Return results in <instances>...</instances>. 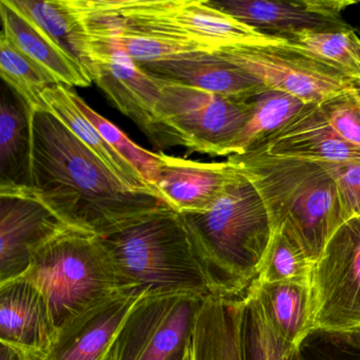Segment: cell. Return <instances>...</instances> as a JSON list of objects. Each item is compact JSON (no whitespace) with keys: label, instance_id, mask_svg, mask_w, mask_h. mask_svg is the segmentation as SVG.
Wrapping results in <instances>:
<instances>
[{"label":"cell","instance_id":"obj_1","mask_svg":"<svg viewBox=\"0 0 360 360\" xmlns=\"http://www.w3.org/2000/svg\"><path fill=\"white\" fill-rule=\"evenodd\" d=\"M31 127V191L71 229L104 236L170 207L155 191L126 186L46 107L32 109Z\"/></svg>","mask_w":360,"mask_h":360},{"label":"cell","instance_id":"obj_2","mask_svg":"<svg viewBox=\"0 0 360 360\" xmlns=\"http://www.w3.org/2000/svg\"><path fill=\"white\" fill-rule=\"evenodd\" d=\"M260 195L271 231L299 244L311 262L347 222L334 179L321 163L275 157L260 150L227 157Z\"/></svg>","mask_w":360,"mask_h":360},{"label":"cell","instance_id":"obj_3","mask_svg":"<svg viewBox=\"0 0 360 360\" xmlns=\"http://www.w3.org/2000/svg\"><path fill=\"white\" fill-rule=\"evenodd\" d=\"M181 214L212 294L243 297L258 277L273 236L266 208L254 185L236 172L210 210Z\"/></svg>","mask_w":360,"mask_h":360},{"label":"cell","instance_id":"obj_4","mask_svg":"<svg viewBox=\"0 0 360 360\" xmlns=\"http://www.w3.org/2000/svg\"><path fill=\"white\" fill-rule=\"evenodd\" d=\"M98 237L141 296H212L182 214L172 208L149 212Z\"/></svg>","mask_w":360,"mask_h":360},{"label":"cell","instance_id":"obj_5","mask_svg":"<svg viewBox=\"0 0 360 360\" xmlns=\"http://www.w3.org/2000/svg\"><path fill=\"white\" fill-rule=\"evenodd\" d=\"M22 277L46 297L56 330L98 301L134 290L100 238L75 229L37 250Z\"/></svg>","mask_w":360,"mask_h":360},{"label":"cell","instance_id":"obj_6","mask_svg":"<svg viewBox=\"0 0 360 360\" xmlns=\"http://www.w3.org/2000/svg\"><path fill=\"white\" fill-rule=\"evenodd\" d=\"M160 81L161 96L155 106L160 147L183 146L191 153L229 157L252 115V100H233Z\"/></svg>","mask_w":360,"mask_h":360},{"label":"cell","instance_id":"obj_7","mask_svg":"<svg viewBox=\"0 0 360 360\" xmlns=\"http://www.w3.org/2000/svg\"><path fill=\"white\" fill-rule=\"evenodd\" d=\"M216 53L256 77L267 89L290 94L307 105L323 104L353 86V81L334 67L286 45L284 39L231 46Z\"/></svg>","mask_w":360,"mask_h":360},{"label":"cell","instance_id":"obj_8","mask_svg":"<svg viewBox=\"0 0 360 360\" xmlns=\"http://www.w3.org/2000/svg\"><path fill=\"white\" fill-rule=\"evenodd\" d=\"M309 285L314 332L341 335L360 328V218L330 238Z\"/></svg>","mask_w":360,"mask_h":360},{"label":"cell","instance_id":"obj_9","mask_svg":"<svg viewBox=\"0 0 360 360\" xmlns=\"http://www.w3.org/2000/svg\"><path fill=\"white\" fill-rule=\"evenodd\" d=\"M204 300L188 294L143 296L128 314L107 360H169L193 341Z\"/></svg>","mask_w":360,"mask_h":360},{"label":"cell","instance_id":"obj_10","mask_svg":"<svg viewBox=\"0 0 360 360\" xmlns=\"http://www.w3.org/2000/svg\"><path fill=\"white\" fill-rule=\"evenodd\" d=\"M92 82L124 115L155 143L161 145L155 106L161 81L145 72L125 51L107 37H89Z\"/></svg>","mask_w":360,"mask_h":360},{"label":"cell","instance_id":"obj_11","mask_svg":"<svg viewBox=\"0 0 360 360\" xmlns=\"http://www.w3.org/2000/svg\"><path fill=\"white\" fill-rule=\"evenodd\" d=\"M69 229L31 189L0 193V284L22 277L33 255Z\"/></svg>","mask_w":360,"mask_h":360},{"label":"cell","instance_id":"obj_12","mask_svg":"<svg viewBox=\"0 0 360 360\" xmlns=\"http://www.w3.org/2000/svg\"><path fill=\"white\" fill-rule=\"evenodd\" d=\"M212 7L264 34L288 37L304 31L339 30L349 27L342 12L347 0H208Z\"/></svg>","mask_w":360,"mask_h":360},{"label":"cell","instance_id":"obj_13","mask_svg":"<svg viewBox=\"0 0 360 360\" xmlns=\"http://www.w3.org/2000/svg\"><path fill=\"white\" fill-rule=\"evenodd\" d=\"M142 297L125 290L82 311L58 328L46 360H107L128 314Z\"/></svg>","mask_w":360,"mask_h":360},{"label":"cell","instance_id":"obj_14","mask_svg":"<svg viewBox=\"0 0 360 360\" xmlns=\"http://www.w3.org/2000/svg\"><path fill=\"white\" fill-rule=\"evenodd\" d=\"M153 188L180 214L207 212L218 201L236 172L229 162L203 163L160 153Z\"/></svg>","mask_w":360,"mask_h":360},{"label":"cell","instance_id":"obj_15","mask_svg":"<svg viewBox=\"0 0 360 360\" xmlns=\"http://www.w3.org/2000/svg\"><path fill=\"white\" fill-rule=\"evenodd\" d=\"M140 67L155 79L199 88L233 100L250 101L267 89L256 77L216 52H186Z\"/></svg>","mask_w":360,"mask_h":360},{"label":"cell","instance_id":"obj_16","mask_svg":"<svg viewBox=\"0 0 360 360\" xmlns=\"http://www.w3.org/2000/svg\"><path fill=\"white\" fill-rule=\"evenodd\" d=\"M250 150L315 163L360 162V150L334 131L320 105H307L280 129Z\"/></svg>","mask_w":360,"mask_h":360},{"label":"cell","instance_id":"obj_17","mask_svg":"<svg viewBox=\"0 0 360 360\" xmlns=\"http://www.w3.org/2000/svg\"><path fill=\"white\" fill-rule=\"evenodd\" d=\"M56 324L46 297L24 277L0 284V343L47 356Z\"/></svg>","mask_w":360,"mask_h":360},{"label":"cell","instance_id":"obj_18","mask_svg":"<svg viewBox=\"0 0 360 360\" xmlns=\"http://www.w3.org/2000/svg\"><path fill=\"white\" fill-rule=\"evenodd\" d=\"M165 5L174 24L210 52L231 46L277 43L283 39L264 34L214 9L208 0H165Z\"/></svg>","mask_w":360,"mask_h":360},{"label":"cell","instance_id":"obj_19","mask_svg":"<svg viewBox=\"0 0 360 360\" xmlns=\"http://www.w3.org/2000/svg\"><path fill=\"white\" fill-rule=\"evenodd\" d=\"M32 109L3 82L0 98V193L30 191Z\"/></svg>","mask_w":360,"mask_h":360},{"label":"cell","instance_id":"obj_20","mask_svg":"<svg viewBox=\"0 0 360 360\" xmlns=\"http://www.w3.org/2000/svg\"><path fill=\"white\" fill-rule=\"evenodd\" d=\"M1 31L12 43L49 73L58 85L66 87H89L91 77L87 71L63 51L37 25L0 0Z\"/></svg>","mask_w":360,"mask_h":360},{"label":"cell","instance_id":"obj_21","mask_svg":"<svg viewBox=\"0 0 360 360\" xmlns=\"http://www.w3.org/2000/svg\"><path fill=\"white\" fill-rule=\"evenodd\" d=\"M250 288L256 292L278 338L288 347L301 349L303 341L314 332L309 283L254 282Z\"/></svg>","mask_w":360,"mask_h":360},{"label":"cell","instance_id":"obj_22","mask_svg":"<svg viewBox=\"0 0 360 360\" xmlns=\"http://www.w3.org/2000/svg\"><path fill=\"white\" fill-rule=\"evenodd\" d=\"M41 98L47 110L94 151L126 186L136 191H155L129 162L105 141L96 126L79 110L71 98L70 88L52 86L44 91Z\"/></svg>","mask_w":360,"mask_h":360},{"label":"cell","instance_id":"obj_23","mask_svg":"<svg viewBox=\"0 0 360 360\" xmlns=\"http://www.w3.org/2000/svg\"><path fill=\"white\" fill-rule=\"evenodd\" d=\"M6 1L24 18L37 25L90 75L91 60L89 56V35L82 22L73 0Z\"/></svg>","mask_w":360,"mask_h":360},{"label":"cell","instance_id":"obj_24","mask_svg":"<svg viewBox=\"0 0 360 360\" xmlns=\"http://www.w3.org/2000/svg\"><path fill=\"white\" fill-rule=\"evenodd\" d=\"M283 39L286 45L334 67L353 82L360 81V39L351 27L304 31Z\"/></svg>","mask_w":360,"mask_h":360},{"label":"cell","instance_id":"obj_25","mask_svg":"<svg viewBox=\"0 0 360 360\" xmlns=\"http://www.w3.org/2000/svg\"><path fill=\"white\" fill-rule=\"evenodd\" d=\"M307 105L299 98L277 90L266 89L261 92L252 98V115L233 143L231 155H242L255 148Z\"/></svg>","mask_w":360,"mask_h":360},{"label":"cell","instance_id":"obj_26","mask_svg":"<svg viewBox=\"0 0 360 360\" xmlns=\"http://www.w3.org/2000/svg\"><path fill=\"white\" fill-rule=\"evenodd\" d=\"M0 77L31 109L45 107L44 91L54 85L56 79L20 51L11 39L0 33Z\"/></svg>","mask_w":360,"mask_h":360},{"label":"cell","instance_id":"obj_27","mask_svg":"<svg viewBox=\"0 0 360 360\" xmlns=\"http://www.w3.org/2000/svg\"><path fill=\"white\" fill-rule=\"evenodd\" d=\"M242 337L245 360H304L302 349L288 347L278 338L252 288L244 295Z\"/></svg>","mask_w":360,"mask_h":360},{"label":"cell","instance_id":"obj_28","mask_svg":"<svg viewBox=\"0 0 360 360\" xmlns=\"http://www.w3.org/2000/svg\"><path fill=\"white\" fill-rule=\"evenodd\" d=\"M315 263L292 238L281 231H273L271 242L257 277V283L300 282L311 284Z\"/></svg>","mask_w":360,"mask_h":360},{"label":"cell","instance_id":"obj_29","mask_svg":"<svg viewBox=\"0 0 360 360\" xmlns=\"http://www.w3.org/2000/svg\"><path fill=\"white\" fill-rule=\"evenodd\" d=\"M70 94L75 105L79 107L83 115L96 126V129L100 131L105 141L126 161L129 162L153 188V181L157 176L160 162H161L160 153H150V151L139 146L134 141L130 140L127 134H124L117 126L98 115L91 107L88 106L85 101L77 92L70 89Z\"/></svg>","mask_w":360,"mask_h":360},{"label":"cell","instance_id":"obj_30","mask_svg":"<svg viewBox=\"0 0 360 360\" xmlns=\"http://www.w3.org/2000/svg\"><path fill=\"white\" fill-rule=\"evenodd\" d=\"M320 108L334 131L360 150V108L349 92L323 103Z\"/></svg>","mask_w":360,"mask_h":360},{"label":"cell","instance_id":"obj_31","mask_svg":"<svg viewBox=\"0 0 360 360\" xmlns=\"http://www.w3.org/2000/svg\"><path fill=\"white\" fill-rule=\"evenodd\" d=\"M321 164L336 183L345 220L360 218V162Z\"/></svg>","mask_w":360,"mask_h":360},{"label":"cell","instance_id":"obj_32","mask_svg":"<svg viewBox=\"0 0 360 360\" xmlns=\"http://www.w3.org/2000/svg\"><path fill=\"white\" fill-rule=\"evenodd\" d=\"M0 360H46V356L0 343Z\"/></svg>","mask_w":360,"mask_h":360},{"label":"cell","instance_id":"obj_33","mask_svg":"<svg viewBox=\"0 0 360 360\" xmlns=\"http://www.w3.org/2000/svg\"><path fill=\"white\" fill-rule=\"evenodd\" d=\"M342 337L349 345H353L355 349H360V328L349 330L345 334L339 335Z\"/></svg>","mask_w":360,"mask_h":360},{"label":"cell","instance_id":"obj_34","mask_svg":"<svg viewBox=\"0 0 360 360\" xmlns=\"http://www.w3.org/2000/svg\"><path fill=\"white\" fill-rule=\"evenodd\" d=\"M169 360H193V341L174 354Z\"/></svg>","mask_w":360,"mask_h":360},{"label":"cell","instance_id":"obj_35","mask_svg":"<svg viewBox=\"0 0 360 360\" xmlns=\"http://www.w3.org/2000/svg\"><path fill=\"white\" fill-rule=\"evenodd\" d=\"M349 94H351L352 98L355 101L356 104L359 106L360 108V87L359 86L356 85V84L353 83V86H352L351 89L349 90Z\"/></svg>","mask_w":360,"mask_h":360},{"label":"cell","instance_id":"obj_36","mask_svg":"<svg viewBox=\"0 0 360 360\" xmlns=\"http://www.w3.org/2000/svg\"><path fill=\"white\" fill-rule=\"evenodd\" d=\"M353 83L356 84V85L359 86V87H360V81H355V82H353Z\"/></svg>","mask_w":360,"mask_h":360}]
</instances>
